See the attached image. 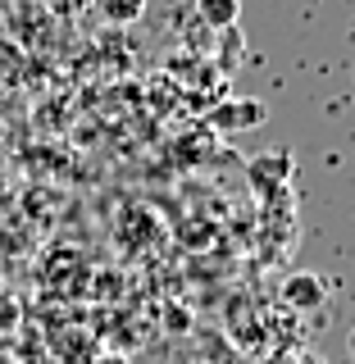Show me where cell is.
<instances>
[{
	"label": "cell",
	"instance_id": "5",
	"mask_svg": "<svg viewBox=\"0 0 355 364\" xmlns=\"http://www.w3.org/2000/svg\"><path fill=\"white\" fill-rule=\"evenodd\" d=\"M51 9H60V14H78V9H83V0H51Z\"/></svg>",
	"mask_w": 355,
	"mask_h": 364
},
{
	"label": "cell",
	"instance_id": "1",
	"mask_svg": "<svg viewBox=\"0 0 355 364\" xmlns=\"http://www.w3.org/2000/svg\"><path fill=\"white\" fill-rule=\"evenodd\" d=\"M278 296H282V305H287V310L310 314V310H319V305L328 301V282L319 278V273H292V278H282Z\"/></svg>",
	"mask_w": 355,
	"mask_h": 364
},
{
	"label": "cell",
	"instance_id": "4",
	"mask_svg": "<svg viewBox=\"0 0 355 364\" xmlns=\"http://www.w3.org/2000/svg\"><path fill=\"white\" fill-rule=\"evenodd\" d=\"M96 9L110 28H123V23H137L146 14V0H96Z\"/></svg>",
	"mask_w": 355,
	"mask_h": 364
},
{
	"label": "cell",
	"instance_id": "2",
	"mask_svg": "<svg viewBox=\"0 0 355 364\" xmlns=\"http://www.w3.org/2000/svg\"><path fill=\"white\" fill-rule=\"evenodd\" d=\"M269 119V109H265V100H228V105L219 109H210V123L219 132H250V128H260V123Z\"/></svg>",
	"mask_w": 355,
	"mask_h": 364
},
{
	"label": "cell",
	"instance_id": "3",
	"mask_svg": "<svg viewBox=\"0 0 355 364\" xmlns=\"http://www.w3.org/2000/svg\"><path fill=\"white\" fill-rule=\"evenodd\" d=\"M196 18L219 32H233L242 23V0H196Z\"/></svg>",
	"mask_w": 355,
	"mask_h": 364
},
{
	"label": "cell",
	"instance_id": "6",
	"mask_svg": "<svg viewBox=\"0 0 355 364\" xmlns=\"http://www.w3.org/2000/svg\"><path fill=\"white\" fill-rule=\"evenodd\" d=\"M292 364H324V355H292Z\"/></svg>",
	"mask_w": 355,
	"mask_h": 364
},
{
	"label": "cell",
	"instance_id": "8",
	"mask_svg": "<svg viewBox=\"0 0 355 364\" xmlns=\"http://www.w3.org/2000/svg\"><path fill=\"white\" fill-rule=\"evenodd\" d=\"M105 364H123V360H105Z\"/></svg>",
	"mask_w": 355,
	"mask_h": 364
},
{
	"label": "cell",
	"instance_id": "7",
	"mask_svg": "<svg viewBox=\"0 0 355 364\" xmlns=\"http://www.w3.org/2000/svg\"><path fill=\"white\" fill-rule=\"evenodd\" d=\"M346 355L355 360V328H351V333H346Z\"/></svg>",
	"mask_w": 355,
	"mask_h": 364
}]
</instances>
